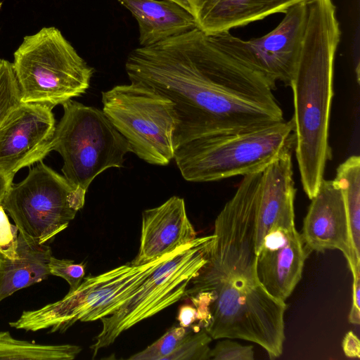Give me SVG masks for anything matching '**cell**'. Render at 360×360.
Masks as SVG:
<instances>
[{
  "label": "cell",
  "instance_id": "cell-1",
  "mask_svg": "<svg viewBox=\"0 0 360 360\" xmlns=\"http://www.w3.org/2000/svg\"><path fill=\"white\" fill-rule=\"evenodd\" d=\"M130 82L174 104L175 149L193 139L283 121L266 78L195 28L132 50L125 63Z\"/></svg>",
  "mask_w": 360,
  "mask_h": 360
},
{
  "label": "cell",
  "instance_id": "cell-2",
  "mask_svg": "<svg viewBox=\"0 0 360 360\" xmlns=\"http://www.w3.org/2000/svg\"><path fill=\"white\" fill-rule=\"evenodd\" d=\"M261 172L243 176L217 215L206 262L184 297L191 300L212 340L259 345L270 359L283 354L285 302L270 296L255 274V220Z\"/></svg>",
  "mask_w": 360,
  "mask_h": 360
},
{
  "label": "cell",
  "instance_id": "cell-3",
  "mask_svg": "<svg viewBox=\"0 0 360 360\" xmlns=\"http://www.w3.org/2000/svg\"><path fill=\"white\" fill-rule=\"evenodd\" d=\"M307 24L290 86L293 93L295 150L303 190L312 198L331 159L328 142L333 68L341 30L333 0L307 1Z\"/></svg>",
  "mask_w": 360,
  "mask_h": 360
},
{
  "label": "cell",
  "instance_id": "cell-4",
  "mask_svg": "<svg viewBox=\"0 0 360 360\" xmlns=\"http://www.w3.org/2000/svg\"><path fill=\"white\" fill-rule=\"evenodd\" d=\"M292 117L253 129L211 134L175 149L176 166L190 182H209L262 172L295 147Z\"/></svg>",
  "mask_w": 360,
  "mask_h": 360
},
{
  "label": "cell",
  "instance_id": "cell-5",
  "mask_svg": "<svg viewBox=\"0 0 360 360\" xmlns=\"http://www.w3.org/2000/svg\"><path fill=\"white\" fill-rule=\"evenodd\" d=\"M20 102L52 108L84 94L94 68L55 27L24 37L12 63Z\"/></svg>",
  "mask_w": 360,
  "mask_h": 360
},
{
  "label": "cell",
  "instance_id": "cell-6",
  "mask_svg": "<svg viewBox=\"0 0 360 360\" xmlns=\"http://www.w3.org/2000/svg\"><path fill=\"white\" fill-rule=\"evenodd\" d=\"M62 105L63 115L56 126L53 150L63 158L65 178L87 191L98 174L122 167L125 155L131 150L103 110L72 99Z\"/></svg>",
  "mask_w": 360,
  "mask_h": 360
},
{
  "label": "cell",
  "instance_id": "cell-7",
  "mask_svg": "<svg viewBox=\"0 0 360 360\" xmlns=\"http://www.w3.org/2000/svg\"><path fill=\"white\" fill-rule=\"evenodd\" d=\"M173 251L146 264L130 262L97 276L85 277L75 290L69 291L62 300L39 309L24 311L18 320L9 325L27 331L50 329V333H63L77 321H94L108 316Z\"/></svg>",
  "mask_w": 360,
  "mask_h": 360
},
{
  "label": "cell",
  "instance_id": "cell-8",
  "mask_svg": "<svg viewBox=\"0 0 360 360\" xmlns=\"http://www.w3.org/2000/svg\"><path fill=\"white\" fill-rule=\"evenodd\" d=\"M102 103L103 112L140 159L160 166L174 159L176 115L169 98L130 82L103 91Z\"/></svg>",
  "mask_w": 360,
  "mask_h": 360
},
{
  "label": "cell",
  "instance_id": "cell-9",
  "mask_svg": "<svg viewBox=\"0 0 360 360\" xmlns=\"http://www.w3.org/2000/svg\"><path fill=\"white\" fill-rule=\"evenodd\" d=\"M214 234L179 246L111 314L100 319L102 329L90 347L95 357L121 333L182 299L191 280L206 262Z\"/></svg>",
  "mask_w": 360,
  "mask_h": 360
},
{
  "label": "cell",
  "instance_id": "cell-10",
  "mask_svg": "<svg viewBox=\"0 0 360 360\" xmlns=\"http://www.w3.org/2000/svg\"><path fill=\"white\" fill-rule=\"evenodd\" d=\"M86 193L41 160L22 181L12 184L1 205L24 238L46 244L74 219Z\"/></svg>",
  "mask_w": 360,
  "mask_h": 360
},
{
  "label": "cell",
  "instance_id": "cell-11",
  "mask_svg": "<svg viewBox=\"0 0 360 360\" xmlns=\"http://www.w3.org/2000/svg\"><path fill=\"white\" fill-rule=\"evenodd\" d=\"M280 23L265 35L248 41L229 32L214 39L245 64L263 75L276 89L277 82L290 85L300 58L307 24V2L289 7Z\"/></svg>",
  "mask_w": 360,
  "mask_h": 360
},
{
  "label": "cell",
  "instance_id": "cell-12",
  "mask_svg": "<svg viewBox=\"0 0 360 360\" xmlns=\"http://www.w3.org/2000/svg\"><path fill=\"white\" fill-rule=\"evenodd\" d=\"M52 108L20 103L0 126V172L13 178L22 168L53 150L56 120Z\"/></svg>",
  "mask_w": 360,
  "mask_h": 360
},
{
  "label": "cell",
  "instance_id": "cell-13",
  "mask_svg": "<svg viewBox=\"0 0 360 360\" xmlns=\"http://www.w3.org/2000/svg\"><path fill=\"white\" fill-rule=\"evenodd\" d=\"M304 218L300 233L305 249L324 252L338 250L352 273L360 270L352 245L347 212L342 191L333 180L323 179Z\"/></svg>",
  "mask_w": 360,
  "mask_h": 360
},
{
  "label": "cell",
  "instance_id": "cell-14",
  "mask_svg": "<svg viewBox=\"0 0 360 360\" xmlns=\"http://www.w3.org/2000/svg\"><path fill=\"white\" fill-rule=\"evenodd\" d=\"M309 255L295 226H273L256 252V277L274 299L285 302L300 282Z\"/></svg>",
  "mask_w": 360,
  "mask_h": 360
},
{
  "label": "cell",
  "instance_id": "cell-15",
  "mask_svg": "<svg viewBox=\"0 0 360 360\" xmlns=\"http://www.w3.org/2000/svg\"><path fill=\"white\" fill-rule=\"evenodd\" d=\"M291 151L281 154L261 172L256 207L255 252L273 226H295L296 188Z\"/></svg>",
  "mask_w": 360,
  "mask_h": 360
},
{
  "label": "cell",
  "instance_id": "cell-16",
  "mask_svg": "<svg viewBox=\"0 0 360 360\" xmlns=\"http://www.w3.org/2000/svg\"><path fill=\"white\" fill-rule=\"evenodd\" d=\"M196 238L184 200L172 196L160 206L143 212L140 246L131 263H148Z\"/></svg>",
  "mask_w": 360,
  "mask_h": 360
},
{
  "label": "cell",
  "instance_id": "cell-17",
  "mask_svg": "<svg viewBox=\"0 0 360 360\" xmlns=\"http://www.w3.org/2000/svg\"><path fill=\"white\" fill-rule=\"evenodd\" d=\"M197 28L212 35L247 25L309 0H188Z\"/></svg>",
  "mask_w": 360,
  "mask_h": 360
},
{
  "label": "cell",
  "instance_id": "cell-18",
  "mask_svg": "<svg viewBox=\"0 0 360 360\" xmlns=\"http://www.w3.org/2000/svg\"><path fill=\"white\" fill-rule=\"evenodd\" d=\"M136 20L141 46H150L197 27L193 16L168 0H117Z\"/></svg>",
  "mask_w": 360,
  "mask_h": 360
},
{
  "label": "cell",
  "instance_id": "cell-19",
  "mask_svg": "<svg viewBox=\"0 0 360 360\" xmlns=\"http://www.w3.org/2000/svg\"><path fill=\"white\" fill-rule=\"evenodd\" d=\"M16 252L13 259L0 256V302L50 274L49 263L53 255L48 245L29 240L18 232Z\"/></svg>",
  "mask_w": 360,
  "mask_h": 360
},
{
  "label": "cell",
  "instance_id": "cell-20",
  "mask_svg": "<svg viewBox=\"0 0 360 360\" xmlns=\"http://www.w3.org/2000/svg\"><path fill=\"white\" fill-rule=\"evenodd\" d=\"M333 181L340 187L345 204L354 254L360 259V158L352 155L341 163Z\"/></svg>",
  "mask_w": 360,
  "mask_h": 360
},
{
  "label": "cell",
  "instance_id": "cell-21",
  "mask_svg": "<svg viewBox=\"0 0 360 360\" xmlns=\"http://www.w3.org/2000/svg\"><path fill=\"white\" fill-rule=\"evenodd\" d=\"M200 329L182 326H174L145 349L129 357V359L165 360L193 331Z\"/></svg>",
  "mask_w": 360,
  "mask_h": 360
},
{
  "label": "cell",
  "instance_id": "cell-22",
  "mask_svg": "<svg viewBox=\"0 0 360 360\" xmlns=\"http://www.w3.org/2000/svg\"><path fill=\"white\" fill-rule=\"evenodd\" d=\"M20 89L12 63L0 60V126L9 112L20 103Z\"/></svg>",
  "mask_w": 360,
  "mask_h": 360
},
{
  "label": "cell",
  "instance_id": "cell-23",
  "mask_svg": "<svg viewBox=\"0 0 360 360\" xmlns=\"http://www.w3.org/2000/svg\"><path fill=\"white\" fill-rule=\"evenodd\" d=\"M212 338L204 328L193 331L165 360L210 359V343Z\"/></svg>",
  "mask_w": 360,
  "mask_h": 360
},
{
  "label": "cell",
  "instance_id": "cell-24",
  "mask_svg": "<svg viewBox=\"0 0 360 360\" xmlns=\"http://www.w3.org/2000/svg\"><path fill=\"white\" fill-rule=\"evenodd\" d=\"M50 274L61 277L70 285V290H75L82 281L84 274V265L65 259H57L52 256L49 263Z\"/></svg>",
  "mask_w": 360,
  "mask_h": 360
},
{
  "label": "cell",
  "instance_id": "cell-25",
  "mask_svg": "<svg viewBox=\"0 0 360 360\" xmlns=\"http://www.w3.org/2000/svg\"><path fill=\"white\" fill-rule=\"evenodd\" d=\"M253 346L243 345L226 338L218 342L210 349V359L214 360H252L255 358Z\"/></svg>",
  "mask_w": 360,
  "mask_h": 360
},
{
  "label": "cell",
  "instance_id": "cell-26",
  "mask_svg": "<svg viewBox=\"0 0 360 360\" xmlns=\"http://www.w3.org/2000/svg\"><path fill=\"white\" fill-rule=\"evenodd\" d=\"M18 229L12 225L0 203V256L13 259L17 256Z\"/></svg>",
  "mask_w": 360,
  "mask_h": 360
},
{
  "label": "cell",
  "instance_id": "cell-27",
  "mask_svg": "<svg viewBox=\"0 0 360 360\" xmlns=\"http://www.w3.org/2000/svg\"><path fill=\"white\" fill-rule=\"evenodd\" d=\"M352 303L349 313V321L359 325L360 323V270L352 274Z\"/></svg>",
  "mask_w": 360,
  "mask_h": 360
},
{
  "label": "cell",
  "instance_id": "cell-28",
  "mask_svg": "<svg viewBox=\"0 0 360 360\" xmlns=\"http://www.w3.org/2000/svg\"><path fill=\"white\" fill-rule=\"evenodd\" d=\"M177 319L180 326L194 328H201L199 327H195L193 325L194 323L197 321H198L200 325H201L200 316L195 306L189 304H184L181 306L179 311Z\"/></svg>",
  "mask_w": 360,
  "mask_h": 360
},
{
  "label": "cell",
  "instance_id": "cell-29",
  "mask_svg": "<svg viewBox=\"0 0 360 360\" xmlns=\"http://www.w3.org/2000/svg\"><path fill=\"white\" fill-rule=\"evenodd\" d=\"M342 350L349 358L360 357V342L359 338L352 331H349L342 340Z\"/></svg>",
  "mask_w": 360,
  "mask_h": 360
},
{
  "label": "cell",
  "instance_id": "cell-30",
  "mask_svg": "<svg viewBox=\"0 0 360 360\" xmlns=\"http://www.w3.org/2000/svg\"><path fill=\"white\" fill-rule=\"evenodd\" d=\"M13 178L5 176L0 172V203L6 192L13 184Z\"/></svg>",
  "mask_w": 360,
  "mask_h": 360
},
{
  "label": "cell",
  "instance_id": "cell-31",
  "mask_svg": "<svg viewBox=\"0 0 360 360\" xmlns=\"http://www.w3.org/2000/svg\"><path fill=\"white\" fill-rule=\"evenodd\" d=\"M169 1H172L181 8H183L184 10L188 11L189 13L192 15V10L190 6V4L188 0H168Z\"/></svg>",
  "mask_w": 360,
  "mask_h": 360
},
{
  "label": "cell",
  "instance_id": "cell-32",
  "mask_svg": "<svg viewBox=\"0 0 360 360\" xmlns=\"http://www.w3.org/2000/svg\"><path fill=\"white\" fill-rule=\"evenodd\" d=\"M2 5H3V2H2V1H1V2H0V10H1V7H2Z\"/></svg>",
  "mask_w": 360,
  "mask_h": 360
},
{
  "label": "cell",
  "instance_id": "cell-33",
  "mask_svg": "<svg viewBox=\"0 0 360 360\" xmlns=\"http://www.w3.org/2000/svg\"><path fill=\"white\" fill-rule=\"evenodd\" d=\"M1 257H0V265H1Z\"/></svg>",
  "mask_w": 360,
  "mask_h": 360
}]
</instances>
